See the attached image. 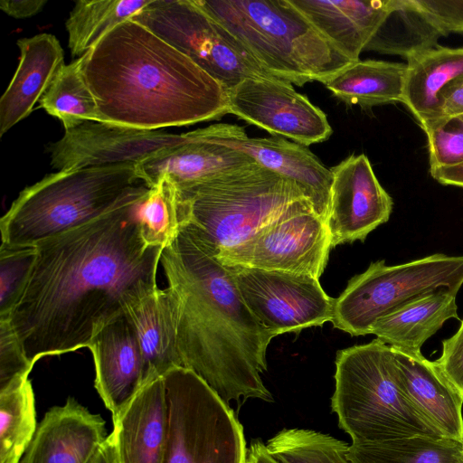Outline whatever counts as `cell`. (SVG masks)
I'll list each match as a JSON object with an SVG mask.
<instances>
[{
  "instance_id": "1",
  "label": "cell",
  "mask_w": 463,
  "mask_h": 463,
  "mask_svg": "<svg viewBox=\"0 0 463 463\" xmlns=\"http://www.w3.org/2000/svg\"><path fill=\"white\" fill-rule=\"evenodd\" d=\"M140 203L35 245L29 279L8 317L32 364L89 347L99 327L158 288L163 248L144 241Z\"/></svg>"
},
{
  "instance_id": "2",
  "label": "cell",
  "mask_w": 463,
  "mask_h": 463,
  "mask_svg": "<svg viewBox=\"0 0 463 463\" xmlns=\"http://www.w3.org/2000/svg\"><path fill=\"white\" fill-rule=\"evenodd\" d=\"M218 249L201 231L182 222L163 249L160 264L177 301V345L182 365L228 405L232 401L272 402L260 374L277 336L244 302Z\"/></svg>"
},
{
  "instance_id": "3",
  "label": "cell",
  "mask_w": 463,
  "mask_h": 463,
  "mask_svg": "<svg viewBox=\"0 0 463 463\" xmlns=\"http://www.w3.org/2000/svg\"><path fill=\"white\" fill-rule=\"evenodd\" d=\"M80 60L100 122L156 130L229 113L227 90L220 82L131 19Z\"/></svg>"
},
{
  "instance_id": "4",
  "label": "cell",
  "mask_w": 463,
  "mask_h": 463,
  "mask_svg": "<svg viewBox=\"0 0 463 463\" xmlns=\"http://www.w3.org/2000/svg\"><path fill=\"white\" fill-rule=\"evenodd\" d=\"M150 190L135 163L49 174L25 187L1 218L2 242L35 246L117 209L138 203Z\"/></svg>"
},
{
  "instance_id": "5",
  "label": "cell",
  "mask_w": 463,
  "mask_h": 463,
  "mask_svg": "<svg viewBox=\"0 0 463 463\" xmlns=\"http://www.w3.org/2000/svg\"><path fill=\"white\" fill-rule=\"evenodd\" d=\"M271 76L323 84L353 63L289 0H194Z\"/></svg>"
},
{
  "instance_id": "6",
  "label": "cell",
  "mask_w": 463,
  "mask_h": 463,
  "mask_svg": "<svg viewBox=\"0 0 463 463\" xmlns=\"http://www.w3.org/2000/svg\"><path fill=\"white\" fill-rule=\"evenodd\" d=\"M331 410L352 442L445 438L405 392L392 348L378 338L339 350Z\"/></svg>"
},
{
  "instance_id": "7",
  "label": "cell",
  "mask_w": 463,
  "mask_h": 463,
  "mask_svg": "<svg viewBox=\"0 0 463 463\" xmlns=\"http://www.w3.org/2000/svg\"><path fill=\"white\" fill-rule=\"evenodd\" d=\"M176 189L181 222L196 227L219 250L241 244L306 198L294 182L258 163Z\"/></svg>"
},
{
  "instance_id": "8",
  "label": "cell",
  "mask_w": 463,
  "mask_h": 463,
  "mask_svg": "<svg viewBox=\"0 0 463 463\" xmlns=\"http://www.w3.org/2000/svg\"><path fill=\"white\" fill-rule=\"evenodd\" d=\"M163 377L169 423L162 463H246L243 427L231 406L187 368Z\"/></svg>"
},
{
  "instance_id": "9",
  "label": "cell",
  "mask_w": 463,
  "mask_h": 463,
  "mask_svg": "<svg viewBox=\"0 0 463 463\" xmlns=\"http://www.w3.org/2000/svg\"><path fill=\"white\" fill-rule=\"evenodd\" d=\"M462 286L463 256L435 253L391 266L377 260L348 281L331 322L353 336L368 335L378 318L405 303L441 288L458 294Z\"/></svg>"
},
{
  "instance_id": "10",
  "label": "cell",
  "mask_w": 463,
  "mask_h": 463,
  "mask_svg": "<svg viewBox=\"0 0 463 463\" xmlns=\"http://www.w3.org/2000/svg\"><path fill=\"white\" fill-rule=\"evenodd\" d=\"M130 19L186 55L227 90L246 78H274L194 0H151Z\"/></svg>"
},
{
  "instance_id": "11",
  "label": "cell",
  "mask_w": 463,
  "mask_h": 463,
  "mask_svg": "<svg viewBox=\"0 0 463 463\" xmlns=\"http://www.w3.org/2000/svg\"><path fill=\"white\" fill-rule=\"evenodd\" d=\"M331 238L326 222L310 201L293 203L250 239L217 251L226 266L310 275L319 279L327 264Z\"/></svg>"
},
{
  "instance_id": "12",
  "label": "cell",
  "mask_w": 463,
  "mask_h": 463,
  "mask_svg": "<svg viewBox=\"0 0 463 463\" xmlns=\"http://www.w3.org/2000/svg\"><path fill=\"white\" fill-rule=\"evenodd\" d=\"M227 267L249 309L276 335L332 321L335 298L325 292L318 279L240 265Z\"/></svg>"
},
{
  "instance_id": "13",
  "label": "cell",
  "mask_w": 463,
  "mask_h": 463,
  "mask_svg": "<svg viewBox=\"0 0 463 463\" xmlns=\"http://www.w3.org/2000/svg\"><path fill=\"white\" fill-rule=\"evenodd\" d=\"M229 113L302 146L327 140L333 129L326 113L276 78H246L227 90Z\"/></svg>"
},
{
  "instance_id": "14",
  "label": "cell",
  "mask_w": 463,
  "mask_h": 463,
  "mask_svg": "<svg viewBox=\"0 0 463 463\" xmlns=\"http://www.w3.org/2000/svg\"><path fill=\"white\" fill-rule=\"evenodd\" d=\"M188 140V133L135 128L89 120L71 129L47 146L51 165L58 171L127 163L149 156Z\"/></svg>"
},
{
  "instance_id": "15",
  "label": "cell",
  "mask_w": 463,
  "mask_h": 463,
  "mask_svg": "<svg viewBox=\"0 0 463 463\" xmlns=\"http://www.w3.org/2000/svg\"><path fill=\"white\" fill-rule=\"evenodd\" d=\"M195 132L202 139L240 151L294 182L310 201L315 213L326 222L333 175L307 146L277 137H249L244 128L225 123Z\"/></svg>"
},
{
  "instance_id": "16",
  "label": "cell",
  "mask_w": 463,
  "mask_h": 463,
  "mask_svg": "<svg viewBox=\"0 0 463 463\" xmlns=\"http://www.w3.org/2000/svg\"><path fill=\"white\" fill-rule=\"evenodd\" d=\"M330 170L333 182L326 224L332 248L364 241L371 232L389 221L392 199L364 154L351 155Z\"/></svg>"
},
{
  "instance_id": "17",
  "label": "cell",
  "mask_w": 463,
  "mask_h": 463,
  "mask_svg": "<svg viewBox=\"0 0 463 463\" xmlns=\"http://www.w3.org/2000/svg\"><path fill=\"white\" fill-rule=\"evenodd\" d=\"M89 348L95 364V388L114 419L144 385L142 350L125 313L99 327Z\"/></svg>"
},
{
  "instance_id": "18",
  "label": "cell",
  "mask_w": 463,
  "mask_h": 463,
  "mask_svg": "<svg viewBox=\"0 0 463 463\" xmlns=\"http://www.w3.org/2000/svg\"><path fill=\"white\" fill-rule=\"evenodd\" d=\"M107 437L102 417L69 398L45 413L20 463H89Z\"/></svg>"
},
{
  "instance_id": "19",
  "label": "cell",
  "mask_w": 463,
  "mask_h": 463,
  "mask_svg": "<svg viewBox=\"0 0 463 463\" xmlns=\"http://www.w3.org/2000/svg\"><path fill=\"white\" fill-rule=\"evenodd\" d=\"M169 412L164 377L146 382L113 419L110 434L118 463H162Z\"/></svg>"
},
{
  "instance_id": "20",
  "label": "cell",
  "mask_w": 463,
  "mask_h": 463,
  "mask_svg": "<svg viewBox=\"0 0 463 463\" xmlns=\"http://www.w3.org/2000/svg\"><path fill=\"white\" fill-rule=\"evenodd\" d=\"M392 347V346H391ZM408 397L443 437L463 442V396L421 351L392 347Z\"/></svg>"
},
{
  "instance_id": "21",
  "label": "cell",
  "mask_w": 463,
  "mask_h": 463,
  "mask_svg": "<svg viewBox=\"0 0 463 463\" xmlns=\"http://www.w3.org/2000/svg\"><path fill=\"white\" fill-rule=\"evenodd\" d=\"M19 64L0 99V137L27 118L65 65L58 39L40 33L17 41Z\"/></svg>"
},
{
  "instance_id": "22",
  "label": "cell",
  "mask_w": 463,
  "mask_h": 463,
  "mask_svg": "<svg viewBox=\"0 0 463 463\" xmlns=\"http://www.w3.org/2000/svg\"><path fill=\"white\" fill-rule=\"evenodd\" d=\"M187 133L184 143L137 164L139 175L151 188L163 176L181 187L256 163L240 151L202 139L195 130Z\"/></svg>"
},
{
  "instance_id": "23",
  "label": "cell",
  "mask_w": 463,
  "mask_h": 463,
  "mask_svg": "<svg viewBox=\"0 0 463 463\" xmlns=\"http://www.w3.org/2000/svg\"><path fill=\"white\" fill-rule=\"evenodd\" d=\"M125 315L142 350L144 384L173 368L183 367L177 345V301L171 288H157L130 304Z\"/></svg>"
},
{
  "instance_id": "24",
  "label": "cell",
  "mask_w": 463,
  "mask_h": 463,
  "mask_svg": "<svg viewBox=\"0 0 463 463\" xmlns=\"http://www.w3.org/2000/svg\"><path fill=\"white\" fill-rule=\"evenodd\" d=\"M313 26L352 61L381 23L388 0H289Z\"/></svg>"
},
{
  "instance_id": "25",
  "label": "cell",
  "mask_w": 463,
  "mask_h": 463,
  "mask_svg": "<svg viewBox=\"0 0 463 463\" xmlns=\"http://www.w3.org/2000/svg\"><path fill=\"white\" fill-rule=\"evenodd\" d=\"M406 64L402 103L423 128L441 117L446 98L463 83V47H435Z\"/></svg>"
},
{
  "instance_id": "26",
  "label": "cell",
  "mask_w": 463,
  "mask_h": 463,
  "mask_svg": "<svg viewBox=\"0 0 463 463\" xmlns=\"http://www.w3.org/2000/svg\"><path fill=\"white\" fill-rule=\"evenodd\" d=\"M457 293L441 288L422 295L378 318L370 334L402 350L421 351L423 344L458 315Z\"/></svg>"
},
{
  "instance_id": "27",
  "label": "cell",
  "mask_w": 463,
  "mask_h": 463,
  "mask_svg": "<svg viewBox=\"0 0 463 463\" xmlns=\"http://www.w3.org/2000/svg\"><path fill=\"white\" fill-rule=\"evenodd\" d=\"M444 35L414 0H388L385 14L364 51L400 55L409 61L435 48Z\"/></svg>"
},
{
  "instance_id": "28",
  "label": "cell",
  "mask_w": 463,
  "mask_h": 463,
  "mask_svg": "<svg viewBox=\"0 0 463 463\" xmlns=\"http://www.w3.org/2000/svg\"><path fill=\"white\" fill-rule=\"evenodd\" d=\"M407 64L384 61L351 63L324 85L333 96L349 106L371 108L402 102Z\"/></svg>"
},
{
  "instance_id": "29",
  "label": "cell",
  "mask_w": 463,
  "mask_h": 463,
  "mask_svg": "<svg viewBox=\"0 0 463 463\" xmlns=\"http://www.w3.org/2000/svg\"><path fill=\"white\" fill-rule=\"evenodd\" d=\"M346 457L350 463H463V442L428 436L352 442Z\"/></svg>"
},
{
  "instance_id": "30",
  "label": "cell",
  "mask_w": 463,
  "mask_h": 463,
  "mask_svg": "<svg viewBox=\"0 0 463 463\" xmlns=\"http://www.w3.org/2000/svg\"><path fill=\"white\" fill-rule=\"evenodd\" d=\"M151 0H79L65 23L73 58L89 52L117 25L132 18Z\"/></svg>"
},
{
  "instance_id": "31",
  "label": "cell",
  "mask_w": 463,
  "mask_h": 463,
  "mask_svg": "<svg viewBox=\"0 0 463 463\" xmlns=\"http://www.w3.org/2000/svg\"><path fill=\"white\" fill-rule=\"evenodd\" d=\"M37 429L29 378L0 392V463H20Z\"/></svg>"
},
{
  "instance_id": "32",
  "label": "cell",
  "mask_w": 463,
  "mask_h": 463,
  "mask_svg": "<svg viewBox=\"0 0 463 463\" xmlns=\"http://www.w3.org/2000/svg\"><path fill=\"white\" fill-rule=\"evenodd\" d=\"M39 107L57 118L64 129L85 121H99L96 100L80 70V58L64 65L39 100Z\"/></svg>"
},
{
  "instance_id": "33",
  "label": "cell",
  "mask_w": 463,
  "mask_h": 463,
  "mask_svg": "<svg viewBox=\"0 0 463 463\" xmlns=\"http://www.w3.org/2000/svg\"><path fill=\"white\" fill-rule=\"evenodd\" d=\"M266 447L279 463H350L346 442L307 429H283Z\"/></svg>"
},
{
  "instance_id": "34",
  "label": "cell",
  "mask_w": 463,
  "mask_h": 463,
  "mask_svg": "<svg viewBox=\"0 0 463 463\" xmlns=\"http://www.w3.org/2000/svg\"><path fill=\"white\" fill-rule=\"evenodd\" d=\"M137 217L147 245L164 249L176 237L181 225L177 189L167 176L161 177L140 203Z\"/></svg>"
},
{
  "instance_id": "35",
  "label": "cell",
  "mask_w": 463,
  "mask_h": 463,
  "mask_svg": "<svg viewBox=\"0 0 463 463\" xmlns=\"http://www.w3.org/2000/svg\"><path fill=\"white\" fill-rule=\"evenodd\" d=\"M36 258V246L1 243L0 320L8 319L29 279Z\"/></svg>"
},
{
  "instance_id": "36",
  "label": "cell",
  "mask_w": 463,
  "mask_h": 463,
  "mask_svg": "<svg viewBox=\"0 0 463 463\" xmlns=\"http://www.w3.org/2000/svg\"><path fill=\"white\" fill-rule=\"evenodd\" d=\"M422 129L428 139L430 169L463 164V113L441 117Z\"/></svg>"
},
{
  "instance_id": "37",
  "label": "cell",
  "mask_w": 463,
  "mask_h": 463,
  "mask_svg": "<svg viewBox=\"0 0 463 463\" xmlns=\"http://www.w3.org/2000/svg\"><path fill=\"white\" fill-rule=\"evenodd\" d=\"M33 366L9 320H0V392L29 378Z\"/></svg>"
},
{
  "instance_id": "38",
  "label": "cell",
  "mask_w": 463,
  "mask_h": 463,
  "mask_svg": "<svg viewBox=\"0 0 463 463\" xmlns=\"http://www.w3.org/2000/svg\"><path fill=\"white\" fill-rule=\"evenodd\" d=\"M447 34H463V0H414Z\"/></svg>"
},
{
  "instance_id": "39",
  "label": "cell",
  "mask_w": 463,
  "mask_h": 463,
  "mask_svg": "<svg viewBox=\"0 0 463 463\" xmlns=\"http://www.w3.org/2000/svg\"><path fill=\"white\" fill-rule=\"evenodd\" d=\"M436 363L463 396V319L457 332L442 341L441 354Z\"/></svg>"
},
{
  "instance_id": "40",
  "label": "cell",
  "mask_w": 463,
  "mask_h": 463,
  "mask_svg": "<svg viewBox=\"0 0 463 463\" xmlns=\"http://www.w3.org/2000/svg\"><path fill=\"white\" fill-rule=\"evenodd\" d=\"M46 3V0H2L0 9L11 17L22 19L37 14Z\"/></svg>"
},
{
  "instance_id": "41",
  "label": "cell",
  "mask_w": 463,
  "mask_h": 463,
  "mask_svg": "<svg viewBox=\"0 0 463 463\" xmlns=\"http://www.w3.org/2000/svg\"><path fill=\"white\" fill-rule=\"evenodd\" d=\"M430 172L441 184L463 187V164L452 167L430 169Z\"/></svg>"
},
{
  "instance_id": "42",
  "label": "cell",
  "mask_w": 463,
  "mask_h": 463,
  "mask_svg": "<svg viewBox=\"0 0 463 463\" xmlns=\"http://www.w3.org/2000/svg\"><path fill=\"white\" fill-rule=\"evenodd\" d=\"M246 463H279L268 451L266 444L260 439H254L248 449Z\"/></svg>"
},
{
  "instance_id": "43",
  "label": "cell",
  "mask_w": 463,
  "mask_h": 463,
  "mask_svg": "<svg viewBox=\"0 0 463 463\" xmlns=\"http://www.w3.org/2000/svg\"><path fill=\"white\" fill-rule=\"evenodd\" d=\"M461 113H463V83L446 98L441 109V117Z\"/></svg>"
},
{
  "instance_id": "44",
  "label": "cell",
  "mask_w": 463,
  "mask_h": 463,
  "mask_svg": "<svg viewBox=\"0 0 463 463\" xmlns=\"http://www.w3.org/2000/svg\"><path fill=\"white\" fill-rule=\"evenodd\" d=\"M89 463H118L111 435H109Z\"/></svg>"
}]
</instances>
